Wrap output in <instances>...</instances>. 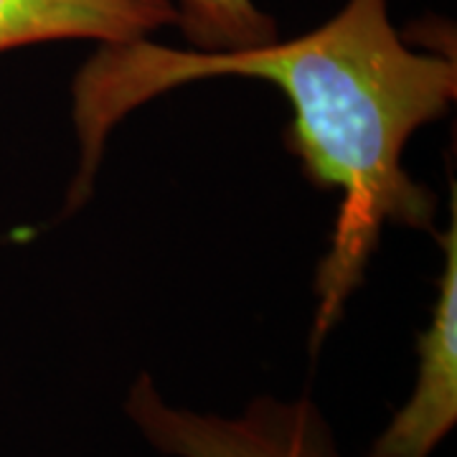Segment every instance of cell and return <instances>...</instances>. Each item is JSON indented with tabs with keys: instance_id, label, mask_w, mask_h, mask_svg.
<instances>
[{
	"instance_id": "277c9868",
	"label": "cell",
	"mask_w": 457,
	"mask_h": 457,
	"mask_svg": "<svg viewBox=\"0 0 457 457\" xmlns=\"http://www.w3.org/2000/svg\"><path fill=\"white\" fill-rule=\"evenodd\" d=\"M176 18L170 0H0V54L66 38L125 44Z\"/></svg>"
},
{
	"instance_id": "5b68a950",
	"label": "cell",
	"mask_w": 457,
	"mask_h": 457,
	"mask_svg": "<svg viewBox=\"0 0 457 457\" xmlns=\"http://www.w3.org/2000/svg\"><path fill=\"white\" fill-rule=\"evenodd\" d=\"M176 13L196 51H242L278 41L275 21L254 0H179Z\"/></svg>"
},
{
	"instance_id": "6da1fadb",
	"label": "cell",
	"mask_w": 457,
	"mask_h": 457,
	"mask_svg": "<svg viewBox=\"0 0 457 457\" xmlns=\"http://www.w3.org/2000/svg\"><path fill=\"white\" fill-rule=\"evenodd\" d=\"M212 77L278 84L293 107L287 147L318 188L341 194L315 282V353L361 285L381 228H432L435 196L409 179L402 155L409 137L455 102V59L407 46L392 26L389 0H348L315 31L254 49L179 51L147 38L102 44L74 82L82 163L69 206L87 198L102 145L125 114L173 87Z\"/></svg>"
},
{
	"instance_id": "7a4b0ae2",
	"label": "cell",
	"mask_w": 457,
	"mask_h": 457,
	"mask_svg": "<svg viewBox=\"0 0 457 457\" xmlns=\"http://www.w3.org/2000/svg\"><path fill=\"white\" fill-rule=\"evenodd\" d=\"M122 409L143 440L165 457H341L311 396L262 394L239 414L221 417L170 404L153 376L140 374Z\"/></svg>"
},
{
	"instance_id": "3957f363",
	"label": "cell",
	"mask_w": 457,
	"mask_h": 457,
	"mask_svg": "<svg viewBox=\"0 0 457 457\" xmlns=\"http://www.w3.org/2000/svg\"><path fill=\"white\" fill-rule=\"evenodd\" d=\"M440 234L445 249L440 293L429 326L417 338L414 392L384 427L366 457H429L457 422V221Z\"/></svg>"
}]
</instances>
